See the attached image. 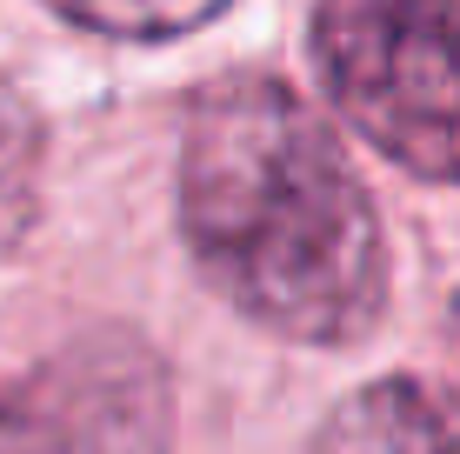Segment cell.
<instances>
[{"label":"cell","instance_id":"1","mask_svg":"<svg viewBox=\"0 0 460 454\" xmlns=\"http://www.w3.org/2000/svg\"><path fill=\"white\" fill-rule=\"evenodd\" d=\"M181 234L234 315L354 348L387 315V241L341 134L274 74H227L181 134Z\"/></svg>","mask_w":460,"mask_h":454},{"label":"cell","instance_id":"2","mask_svg":"<svg viewBox=\"0 0 460 454\" xmlns=\"http://www.w3.org/2000/svg\"><path fill=\"white\" fill-rule=\"evenodd\" d=\"M307 54L360 140L460 187V0H314Z\"/></svg>","mask_w":460,"mask_h":454},{"label":"cell","instance_id":"3","mask_svg":"<svg viewBox=\"0 0 460 454\" xmlns=\"http://www.w3.org/2000/svg\"><path fill=\"white\" fill-rule=\"evenodd\" d=\"M307 454H460V395L420 374L367 381L321 421Z\"/></svg>","mask_w":460,"mask_h":454},{"label":"cell","instance_id":"4","mask_svg":"<svg viewBox=\"0 0 460 454\" xmlns=\"http://www.w3.org/2000/svg\"><path fill=\"white\" fill-rule=\"evenodd\" d=\"M40 7H54L60 21L107 40H181L220 21L234 0H40Z\"/></svg>","mask_w":460,"mask_h":454}]
</instances>
